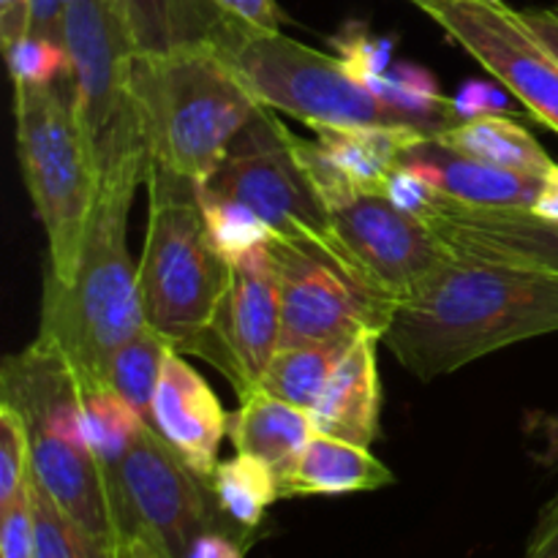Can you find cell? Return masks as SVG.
Listing matches in <instances>:
<instances>
[{"label":"cell","mask_w":558,"mask_h":558,"mask_svg":"<svg viewBox=\"0 0 558 558\" xmlns=\"http://www.w3.org/2000/svg\"><path fill=\"white\" fill-rule=\"evenodd\" d=\"M281 347V300L272 272V243L234 262L216 314L185 354L216 365L238 398L256 390Z\"/></svg>","instance_id":"obj_14"},{"label":"cell","mask_w":558,"mask_h":558,"mask_svg":"<svg viewBox=\"0 0 558 558\" xmlns=\"http://www.w3.org/2000/svg\"><path fill=\"white\" fill-rule=\"evenodd\" d=\"M526 25L548 44L550 49L558 54V14L554 9H526L521 11Z\"/></svg>","instance_id":"obj_41"},{"label":"cell","mask_w":558,"mask_h":558,"mask_svg":"<svg viewBox=\"0 0 558 558\" xmlns=\"http://www.w3.org/2000/svg\"><path fill=\"white\" fill-rule=\"evenodd\" d=\"M398 167L423 174L441 194L461 207L483 210H534L545 174L512 172L441 145L436 136L420 140L401 156Z\"/></svg>","instance_id":"obj_17"},{"label":"cell","mask_w":558,"mask_h":558,"mask_svg":"<svg viewBox=\"0 0 558 558\" xmlns=\"http://www.w3.org/2000/svg\"><path fill=\"white\" fill-rule=\"evenodd\" d=\"M169 352L172 347L150 325H145L136 336L120 343L107 363V385L118 390L147 423H150L153 392L161 379L163 360Z\"/></svg>","instance_id":"obj_26"},{"label":"cell","mask_w":558,"mask_h":558,"mask_svg":"<svg viewBox=\"0 0 558 558\" xmlns=\"http://www.w3.org/2000/svg\"><path fill=\"white\" fill-rule=\"evenodd\" d=\"M14 118L22 174L47 234V270L71 281L96 205L98 169L69 76L44 87L16 85Z\"/></svg>","instance_id":"obj_7"},{"label":"cell","mask_w":558,"mask_h":558,"mask_svg":"<svg viewBox=\"0 0 558 558\" xmlns=\"http://www.w3.org/2000/svg\"><path fill=\"white\" fill-rule=\"evenodd\" d=\"M548 332H558V272L452 251V259L398 305L385 343L409 374L434 381Z\"/></svg>","instance_id":"obj_1"},{"label":"cell","mask_w":558,"mask_h":558,"mask_svg":"<svg viewBox=\"0 0 558 558\" xmlns=\"http://www.w3.org/2000/svg\"><path fill=\"white\" fill-rule=\"evenodd\" d=\"M5 49V60H9L11 80L16 85L44 87L54 85V82L65 80L71 71L69 52H65L63 41L49 36H27L11 41Z\"/></svg>","instance_id":"obj_30"},{"label":"cell","mask_w":558,"mask_h":558,"mask_svg":"<svg viewBox=\"0 0 558 558\" xmlns=\"http://www.w3.org/2000/svg\"><path fill=\"white\" fill-rule=\"evenodd\" d=\"M123 543L136 529H150L174 556L183 558L207 529L238 526L218 507L202 480L150 423L136 434L112 472Z\"/></svg>","instance_id":"obj_11"},{"label":"cell","mask_w":558,"mask_h":558,"mask_svg":"<svg viewBox=\"0 0 558 558\" xmlns=\"http://www.w3.org/2000/svg\"><path fill=\"white\" fill-rule=\"evenodd\" d=\"M150 425L202 480L210 483L218 466V447L223 436H229V414L205 376L174 349L163 360L161 379L153 392Z\"/></svg>","instance_id":"obj_15"},{"label":"cell","mask_w":558,"mask_h":558,"mask_svg":"<svg viewBox=\"0 0 558 558\" xmlns=\"http://www.w3.org/2000/svg\"><path fill=\"white\" fill-rule=\"evenodd\" d=\"M430 136L409 129H316V142L330 153L343 174L360 194H385L390 174L398 169L403 153Z\"/></svg>","instance_id":"obj_23"},{"label":"cell","mask_w":558,"mask_h":558,"mask_svg":"<svg viewBox=\"0 0 558 558\" xmlns=\"http://www.w3.org/2000/svg\"><path fill=\"white\" fill-rule=\"evenodd\" d=\"M436 140L452 150L477 158V161L512 169V172L548 174L556 167V161L545 153L532 129L510 112L463 120V123L441 131Z\"/></svg>","instance_id":"obj_22"},{"label":"cell","mask_w":558,"mask_h":558,"mask_svg":"<svg viewBox=\"0 0 558 558\" xmlns=\"http://www.w3.org/2000/svg\"><path fill=\"white\" fill-rule=\"evenodd\" d=\"M523 558H558V494L548 501L534 526Z\"/></svg>","instance_id":"obj_38"},{"label":"cell","mask_w":558,"mask_h":558,"mask_svg":"<svg viewBox=\"0 0 558 558\" xmlns=\"http://www.w3.org/2000/svg\"><path fill=\"white\" fill-rule=\"evenodd\" d=\"M352 341L294 343L278 347L259 381V390L292 403V407L314 412L336 374L338 363Z\"/></svg>","instance_id":"obj_24"},{"label":"cell","mask_w":558,"mask_h":558,"mask_svg":"<svg viewBox=\"0 0 558 558\" xmlns=\"http://www.w3.org/2000/svg\"><path fill=\"white\" fill-rule=\"evenodd\" d=\"M199 189L251 207L278 240L322 248L368 283L343 251L332 227V213L305 178L287 142V125L272 114V109L262 107L256 112L229 147L227 158Z\"/></svg>","instance_id":"obj_9"},{"label":"cell","mask_w":558,"mask_h":558,"mask_svg":"<svg viewBox=\"0 0 558 558\" xmlns=\"http://www.w3.org/2000/svg\"><path fill=\"white\" fill-rule=\"evenodd\" d=\"M234 74L267 109L303 120L308 129H409L436 136L428 123L392 107L349 71L338 54L227 20L210 38Z\"/></svg>","instance_id":"obj_5"},{"label":"cell","mask_w":558,"mask_h":558,"mask_svg":"<svg viewBox=\"0 0 558 558\" xmlns=\"http://www.w3.org/2000/svg\"><path fill=\"white\" fill-rule=\"evenodd\" d=\"M332 47L336 54L349 65L360 82L368 85L376 76L387 74L392 69V49H396V38L390 36H374L360 22H347L341 33L332 36Z\"/></svg>","instance_id":"obj_32"},{"label":"cell","mask_w":558,"mask_h":558,"mask_svg":"<svg viewBox=\"0 0 558 558\" xmlns=\"http://www.w3.org/2000/svg\"><path fill=\"white\" fill-rule=\"evenodd\" d=\"M199 205L202 216H205L207 238L229 265L267 248L276 240L272 229L251 207L240 205V202L205 194L199 189Z\"/></svg>","instance_id":"obj_29"},{"label":"cell","mask_w":558,"mask_h":558,"mask_svg":"<svg viewBox=\"0 0 558 558\" xmlns=\"http://www.w3.org/2000/svg\"><path fill=\"white\" fill-rule=\"evenodd\" d=\"M550 441H554V450L558 452V420H554V425H550Z\"/></svg>","instance_id":"obj_43"},{"label":"cell","mask_w":558,"mask_h":558,"mask_svg":"<svg viewBox=\"0 0 558 558\" xmlns=\"http://www.w3.org/2000/svg\"><path fill=\"white\" fill-rule=\"evenodd\" d=\"M558 134V54L505 0H409Z\"/></svg>","instance_id":"obj_12"},{"label":"cell","mask_w":558,"mask_h":558,"mask_svg":"<svg viewBox=\"0 0 558 558\" xmlns=\"http://www.w3.org/2000/svg\"><path fill=\"white\" fill-rule=\"evenodd\" d=\"M31 33V0H0V38L9 47Z\"/></svg>","instance_id":"obj_39"},{"label":"cell","mask_w":558,"mask_h":558,"mask_svg":"<svg viewBox=\"0 0 558 558\" xmlns=\"http://www.w3.org/2000/svg\"><path fill=\"white\" fill-rule=\"evenodd\" d=\"M272 272L281 300V347L385 338L396 303L360 281L336 256L311 245L272 240Z\"/></svg>","instance_id":"obj_10"},{"label":"cell","mask_w":558,"mask_h":558,"mask_svg":"<svg viewBox=\"0 0 558 558\" xmlns=\"http://www.w3.org/2000/svg\"><path fill=\"white\" fill-rule=\"evenodd\" d=\"M131 87L153 167L199 185L262 109L213 41L136 52Z\"/></svg>","instance_id":"obj_4"},{"label":"cell","mask_w":558,"mask_h":558,"mask_svg":"<svg viewBox=\"0 0 558 558\" xmlns=\"http://www.w3.org/2000/svg\"><path fill=\"white\" fill-rule=\"evenodd\" d=\"M31 434L11 403L0 401V507H9L27 490L31 480Z\"/></svg>","instance_id":"obj_31"},{"label":"cell","mask_w":558,"mask_h":558,"mask_svg":"<svg viewBox=\"0 0 558 558\" xmlns=\"http://www.w3.org/2000/svg\"><path fill=\"white\" fill-rule=\"evenodd\" d=\"M147 420L112 387L85 390V436L98 461L114 472Z\"/></svg>","instance_id":"obj_28"},{"label":"cell","mask_w":558,"mask_h":558,"mask_svg":"<svg viewBox=\"0 0 558 558\" xmlns=\"http://www.w3.org/2000/svg\"><path fill=\"white\" fill-rule=\"evenodd\" d=\"M550 9H554V11H556V14H558V3H556V5H550Z\"/></svg>","instance_id":"obj_44"},{"label":"cell","mask_w":558,"mask_h":558,"mask_svg":"<svg viewBox=\"0 0 558 558\" xmlns=\"http://www.w3.org/2000/svg\"><path fill=\"white\" fill-rule=\"evenodd\" d=\"M251 532L240 526H218L202 532L183 558H245Z\"/></svg>","instance_id":"obj_36"},{"label":"cell","mask_w":558,"mask_h":558,"mask_svg":"<svg viewBox=\"0 0 558 558\" xmlns=\"http://www.w3.org/2000/svg\"><path fill=\"white\" fill-rule=\"evenodd\" d=\"M33 507V558H120V550L109 548L74 518L65 515L36 477L27 480Z\"/></svg>","instance_id":"obj_27"},{"label":"cell","mask_w":558,"mask_h":558,"mask_svg":"<svg viewBox=\"0 0 558 558\" xmlns=\"http://www.w3.org/2000/svg\"><path fill=\"white\" fill-rule=\"evenodd\" d=\"M210 488L223 515L251 534L262 526L272 501L281 499L278 474L265 461L245 452L218 461Z\"/></svg>","instance_id":"obj_25"},{"label":"cell","mask_w":558,"mask_h":558,"mask_svg":"<svg viewBox=\"0 0 558 558\" xmlns=\"http://www.w3.org/2000/svg\"><path fill=\"white\" fill-rule=\"evenodd\" d=\"M60 41L69 52L76 112L101 174L142 161L150 167L145 125L131 71L136 44L112 0H69L60 16Z\"/></svg>","instance_id":"obj_8"},{"label":"cell","mask_w":558,"mask_h":558,"mask_svg":"<svg viewBox=\"0 0 558 558\" xmlns=\"http://www.w3.org/2000/svg\"><path fill=\"white\" fill-rule=\"evenodd\" d=\"M430 223L456 254L558 272V221H545L529 210L452 205Z\"/></svg>","instance_id":"obj_16"},{"label":"cell","mask_w":558,"mask_h":558,"mask_svg":"<svg viewBox=\"0 0 558 558\" xmlns=\"http://www.w3.org/2000/svg\"><path fill=\"white\" fill-rule=\"evenodd\" d=\"M385 341L376 332H363L349 343L338 363L319 407L311 412L316 434L374 447L379 439L381 417V376L376 349Z\"/></svg>","instance_id":"obj_18"},{"label":"cell","mask_w":558,"mask_h":558,"mask_svg":"<svg viewBox=\"0 0 558 558\" xmlns=\"http://www.w3.org/2000/svg\"><path fill=\"white\" fill-rule=\"evenodd\" d=\"M532 213L545 218V221H558V163L545 174L543 191H539L537 205H534Z\"/></svg>","instance_id":"obj_42"},{"label":"cell","mask_w":558,"mask_h":558,"mask_svg":"<svg viewBox=\"0 0 558 558\" xmlns=\"http://www.w3.org/2000/svg\"><path fill=\"white\" fill-rule=\"evenodd\" d=\"M332 227L360 276L396 308L452 259L434 223L401 210L385 194H357L336 207Z\"/></svg>","instance_id":"obj_13"},{"label":"cell","mask_w":558,"mask_h":558,"mask_svg":"<svg viewBox=\"0 0 558 558\" xmlns=\"http://www.w3.org/2000/svg\"><path fill=\"white\" fill-rule=\"evenodd\" d=\"M147 229L140 265L145 322L185 354L216 314L232 265L213 248L199 205V183L147 167Z\"/></svg>","instance_id":"obj_6"},{"label":"cell","mask_w":558,"mask_h":558,"mask_svg":"<svg viewBox=\"0 0 558 558\" xmlns=\"http://www.w3.org/2000/svg\"><path fill=\"white\" fill-rule=\"evenodd\" d=\"M316 434L311 412L292 407L265 390L240 398L238 412L229 417V439L234 450L265 461L278 480L294 466L303 447Z\"/></svg>","instance_id":"obj_20"},{"label":"cell","mask_w":558,"mask_h":558,"mask_svg":"<svg viewBox=\"0 0 558 558\" xmlns=\"http://www.w3.org/2000/svg\"><path fill=\"white\" fill-rule=\"evenodd\" d=\"M385 196L398 205L401 210L412 213V216L425 218V221H436V218L445 216L456 202L447 199L434 183L423 178V174L412 172L407 167H398L396 172L390 174L385 185Z\"/></svg>","instance_id":"obj_33"},{"label":"cell","mask_w":558,"mask_h":558,"mask_svg":"<svg viewBox=\"0 0 558 558\" xmlns=\"http://www.w3.org/2000/svg\"><path fill=\"white\" fill-rule=\"evenodd\" d=\"M145 54L172 52L185 44L210 41L227 14L210 0H112Z\"/></svg>","instance_id":"obj_21"},{"label":"cell","mask_w":558,"mask_h":558,"mask_svg":"<svg viewBox=\"0 0 558 558\" xmlns=\"http://www.w3.org/2000/svg\"><path fill=\"white\" fill-rule=\"evenodd\" d=\"M33 507L31 490L14 505L0 507V558H33Z\"/></svg>","instance_id":"obj_34"},{"label":"cell","mask_w":558,"mask_h":558,"mask_svg":"<svg viewBox=\"0 0 558 558\" xmlns=\"http://www.w3.org/2000/svg\"><path fill=\"white\" fill-rule=\"evenodd\" d=\"M221 14L243 22V25L259 27V31H281L283 11L276 0H210Z\"/></svg>","instance_id":"obj_37"},{"label":"cell","mask_w":558,"mask_h":558,"mask_svg":"<svg viewBox=\"0 0 558 558\" xmlns=\"http://www.w3.org/2000/svg\"><path fill=\"white\" fill-rule=\"evenodd\" d=\"M120 558H178L150 529H136L120 545Z\"/></svg>","instance_id":"obj_40"},{"label":"cell","mask_w":558,"mask_h":558,"mask_svg":"<svg viewBox=\"0 0 558 558\" xmlns=\"http://www.w3.org/2000/svg\"><path fill=\"white\" fill-rule=\"evenodd\" d=\"M145 180L142 161L101 174L74 278L60 281L49 270L44 276L38 338L71 360L85 390L109 387V357L147 325L140 272L129 254L131 202Z\"/></svg>","instance_id":"obj_2"},{"label":"cell","mask_w":558,"mask_h":558,"mask_svg":"<svg viewBox=\"0 0 558 558\" xmlns=\"http://www.w3.org/2000/svg\"><path fill=\"white\" fill-rule=\"evenodd\" d=\"M450 104L461 123L483 118V114H507V93H501V87L490 85V82L480 80H469L458 90V96L450 98Z\"/></svg>","instance_id":"obj_35"},{"label":"cell","mask_w":558,"mask_h":558,"mask_svg":"<svg viewBox=\"0 0 558 558\" xmlns=\"http://www.w3.org/2000/svg\"><path fill=\"white\" fill-rule=\"evenodd\" d=\"M396 483V474L371 452L354 441L314 434L294 466L278 480L281 499L298 496H343L379 490Z\"/></svg>","instance_id":"obj_19"},{"label":"cell","mask_w":558,"mask_h":558,"mask_svg":"<svg viewBox=\"0 0 558 558\" xmlns=\"http://www.w3.org/2000/svg\"><path fill=\"white\" fill-rule=\"evenodd\" d=\"M0 401L25 420L33 477L49 499L93 537L120 550L123 529L112 472L87 445L85 385L71 360L54 343L36 338L3 363Z\"/></svg>","instance_id":"obj_3"}]
</instances>
